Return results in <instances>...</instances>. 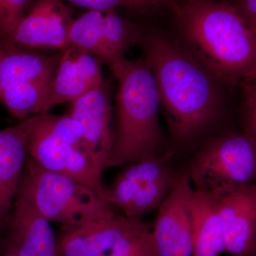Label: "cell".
<instances>
[{
    "mask_svg": "<svg viewBox=\"0 0 256 256\" xmlns=\"http://www.w3.org/2000/svg\"><path fill=\"white\" fill-rule=\"evenodd\" d=\"M38 114L0 130V225L8 220L22 180L28 136Z\"/></svg>",
    "mask_w": 256,
    "mask_h": 256,
    "instance_id": "obj_13",
    "label": "cell"
},
{
    "mask_svg": "<svg viewBox=\"0 0 256 256\" xmlns=\"http://www.w3.org/2000/svg\"><path fill=\"white\" fill-rule=\"evenodd\" d=\"M142 42L173 140L182 144L200 137L222 116L224 84L164 32H150Z\"/></svg>",
    "mask_w": 256,
    "mask_h": 256,
    "instance_id": "obj_1",
    "label": "cell"
},
{
    "mask_svg": "<svg viewBox=\"0 0 256 256\" xmlns=\"http://www.w3.org/2000/svg\"><path fill=\"white\" fill-rule=\"evenodd\" d=\"M137 8H174L182 0H131Z\"/></svg>",
    "mask_w": 256,
    "mask_h": 256,
    "instance_id": "obj_27",
    "label": "cell"
},
{
    "mask_svg": "<svg viewBox=\"0 0 256 256\" xmlns=\"http://www.w3.org/2000/svg\"><path fill=\"white\" fill-rule=\"evenodd\" d=\"M233 4L256 36V0H236Z\"/></svg>",
    "mask_w": 256,
    "mask_h": 256,
    "instance_id": "obj_26",
    "label": "cell"
},
{
    "mask_svg": "<svg viewBox=\"0 0 256 256\" xmlns=\"http://www.w3.org/2000/svg\"><path fill=\"white\" fill-rule=\"evenodd\" d=\"M173 170L146 183L140 188L127 206L122 210L128 218L141 220V217L158 208L178 178Z\"/></svg>",
    "mask_w": 256,
    "mask_h": 256,
    "instance_id": "obj_21",
    "label": "cell"
},
{
    "mask_svg": "<svg viewBox=\"0 0 256 256\" xmlns=\"http://www.w3.org/2000/svg\"><path fill=\"white\" fill-rule=\"evenodd\" d=\"M62 50L42 114L82 97L104 82L98 58L72 47Z\"/></svg>",
    "mask_w": 256,
    "mask_h": 256,
    "instance_id": "obj_11",
    "label": "cell"
},
{
    "mask_svg": "<svg viewBox=\"0 0 256 256\" xmlns=\"http://www.w3.org/2000/svg\"><path fill=\"white\" fill-rule=\"evenodd\" d=\"M18 188L47 220L66 228L116 216L112 206L95 192L65 175L44 169L30 158Z\"/></svg>",
    "mask_w": 256,
    "mask_h": 256,
    "instance_id": "obj_4",
    "label": "cell"
},
{
    "mask_svg": "<svg viewBox=\"0 0 256 256\" xmlns=\"http://www.w3.org/2000/svg\"><path fill=\"white\" fill-rule=\"evenodd\" d=\"M244 132L256 141V84L242 82Z\"/></svg>",
    "mask_w": 256,
    "mask_h": 256,
    "instance_id": "obj_24",
    "label": "cell"
},
{
    "mask_svg": "<svg viewBox=\"0 0 256 256\" xmlns=\"http://www.w3.org/2000/svg\"><path fill=\"white\" fill-rule=\"evenodd\" d=\"M31 0H0V40H4L26 15Z\"/></svg>",
    "mask_w": 256,
    "mask_h": 256,
    "instance_id": "obj_23",
    "label": "cell"
},
{
    "mask_svg": "<svg viewBox=\"0 0 256 256\" xmlns=\"http://www.w3.org/2000/svg\"><path fill=\"white\" fill-rule=\"evenodd\" d=\"M68 2L70 4L80 8H86L88 10H114L118 6H124L131 8H137L131 0H60Z\"/></svg>",
    "mask_w": 256,
    "mask_h": 256,
    "instance_id": "obj_25",
    "label": "cell"
},
{
    "mask_svg": "<svg viewBox=\"0 0 256 256\" xmlns=\"http://www.w3.org/2000/svg\"><path fill=\"white\" fill-rule=\"evenodd\" d=\"M194 192L188 174H178L172 188L158 207L152 228L156 256H192Z\"/></svg>",
    "mask_w": 256,
    "mask_h": 256,
    "instance_id": "obj_6",
    "label": "cell"
},
{
    "mask_svg": "<svg viewBox=\"0 0 256 256\" xmlns=\"http://www.w3.org/2000/svg\"><path fill=\"white\" fill-rule=\"evenodd\" d=\"M60 56H50L0 42V89L30 82L50 84Z\"/></svg>",
    "mask_w": 256,
    "mask_h": 256,
    "instance_id": "obj_14",
    "label": "cell"
},
{
    "mask_svg": "<svg viewBox=\"0 0 256 256\" xmlns=\"http://www.w3.org/2000/svg\"><path fill=\"white\" fill-rule=\"evenodd\" d=\"M144 222L114 216L66 228L57 239V256H102Z\"/></svg>",
    "mask_w": 256,
    "mask_h": 256,
    "instance_id": "obj_12",
    "label": "cell"
},
{
    "mask_svg": "<svg viewBox=\"0 0 256 256\" xmlns=\"http://www.w3.org/2000/svg\"><path fill=\"white\" fill-rule=\"evenodd\" d=\"M68 114L82 128V141L98 168H108L116 132L112 126V106L105 82L86 94L70 101Z\"/></svg>",
    "mask_w": 256,
    "mask_h": 256,
    "instance_id": "obj_7",
    "label": "cell"
},
{
    "mask_svg": "<svg viewBox=\"0 0 256 256\" xmlns=\"http://www.w3.org/2000/svg\"><path fill=\"white\" fill-rule=\"evenodd\" d=\"M188 178L194 190L215 202L256 180V141L242 134L214 138L192 160Z\"/></svg>",
    "mask_w": 256,
    "mask_h": 256,
    "instance_id": "obj_5",
    "label": "cell"
},
{
    "mask_svg": "<svg viewBox=\"0 0 256 256\" xmlns=\"http://www.w3.org/2000/svg\"><path fill=\"white\" fill-rule=\"evenodd\" d=\"M140 28L120 16L114 10H106L104 16V47L105 63L109 66L124 58V52L142 42Z\"/></svg>",
    "mask_w": 256,
    "mask_h": 256,
    "instance_id": "obj_18",
    "label": "cell"
},
{
    "mask_svg": "<svg viewBox=\"0 0 256 256\" xmlns=\"http://www.w3.org/2000/svg\"><path fill=\"white\" fill-rule=\"evenodd\" d=\"M118 82L117 129L108 168L163 156L164 136L159 124L158 86L144 58H120L110 64Z\"/></svg>",
    "mask_w": 256,
    "mask_h": 256,
    "instance_id": "obj_3",
    "label": "cell"
},
{
    "mask_svg": "<svg viewBox=\"0 0 256 256\" xmlns=\"http://www.w3.org/2000/svg\"><path fill=\"white\" fill-rule=\"evenodd\" d=\"M40 119L47 129L63 142L70 146L84 142L82 126L70 114H41Z\"/></svg>",
    "mask_w": 256,
    "mask_h": 256,
    "instance_id": "obj_22",
    "label": "cell"
},
{
    "mask_svg": "<svg viewBox=\"0 0 256 256\" xmlns=\"http://www.w3.org/2000/svg\"><path fill=\"white\" fill-rule=\"evenodd\" d=\"M74 18L60 0H38L13 32L0 42L28 48H68L69 28Z\"/></svg>",
    "mask_w": 256,
    "mask_h": 256,
    "instance_id": "obj_8",
    "label": "cell"
},
{
    "mask_svg": "<svg viewBox=\"0 0 256 256\" xmlns=\"http://www.w3.org/2000/svg\"><path fill=\"white\" fill-rule=\"evenodd\" d=\"M102 256H121L118 255H116V254H110V252H108V254H106L105 255Z\"/></svg>",
    "mask_w": 256,
    "mask_h": 256,
    "instance_id": "obj_29",
    "label": "cell"
},
{
    "mask_svg": "<svg viewBox=\"0 0 256 256\" xmlns=\"http://www.w3.org/2000/svg\"><path fill=\"white\" fill-rule=\"evenodd\" d=\"M4 256H14L11 255V254H5V255Z\"/></svg>",
    "mask_w": 256,
    "mask_h": 256,
    "instance_id": "obj_30",
    "label": "cell"
},
{
    "mask_svg": "<svg viewBox=\"0 0 256 256\" xmlns=\"http://www.w3.org/2000/svg\"><path fill=\"white\" fill-rule=\"evenodd\" d=\"M171 153L158 158L127 164L109 188H105L104 200L111 206L124 210L143 185L172 170Z\"/></svg>",
    "mask_w": 256,
    "mask_h": 256,
    "instance_id": "obj_16",
    "label": "cell"
},
{
    "mask_svg": "<svg viewBox=\"0 0 256 256\" xmlns=\"http://www.w3.org/2000/svg\"><path fill=\"white\" fill-rule=\"evenodd\" d=\"M178 43L224 85L240 84L256 67V36L233 4L182 0L173 8Z\"/></svg>",
    "mask_w": 256,
    "mask_h": 256,
    "instance_id": "obj_2",
    "label": "cell"
},
{
    "mask_svg": "<svg viewBox=\"0 0 256 256\" xmlns=\"http://www.w3.org/2000/svg\"><path fill=\"white\" fill-rule=\"evenodd\" d=\"M242 82H250V84H256V67L255 69L252 70V73L250 74L245 80H242Z\"/></svg>",
    "mask_w": 256,
    "mask_h": 256,
    "instance_id": "obj_28",
    "label": "cell"
},
{
    "mask_svg": "<svg viewBox=\"0 0 256 256\" xmlns=\"http://www.w3.org/2000/svg\"><path fill=\"white\" fill-rule=\"evenodd\" d=\"M72 146L54 136L38 114L28 136L26 150L30 158L44 169L62 174Z\"/></svg>",
    "mask_w": 256,
    "mask_h": 256,
    "instance_id": "obj_17",
    "label": "cell"
},
{
    "mask_svg": "<svg viewBox=\"0 0 256 256\" xmlns=\"http://www.w3.org/2000/svg\"><path fill=\"white\" fill-rule=\"evenodd\" d=\"M6 254L14 256H57V238L50 222L20 188L10 216Z\"/></svg>",
    "mask_w": 256,
    "mask_h": 256,
    "instance_id": "obj_10",
    "label": "cell"
},
{
    "mask_svg": "<svg viewBox=\"0 0 256 256\" xmlns=\"http://www.w3.org/2000/svg\"><path fill=\"white\" fill-rule=\"evenodd\" d=\"M102 172L92 159L84 142L72 146L62 174L86 186L104 200Z\"/></svg>",
    "mask_w": 256,
    "mask_h": 256,
    "instance_id": "obj_20",
    "label": "cell"
},
{
    "mask_svg": "<svg viewBox=\"0 0 256 256\" xmlns=\"http://www.w3.org/2000/svg\"><path fill=\"white\" fill-rule=\"evenodd\" d=\"M192 256H220L225 239L216 202L194 190L191 204Z\"/></svg>",
    "mask_w": 256,
    "mask_h": 256,
    "instance_id": "obj_15",
    "label": "cell"
},
{
    "mask_svg": "<svg viewBox=\"0 0 256 256\" xmlns=\"http://www.w3.org/2000/svg\"><path fill=\"white\" fill-rule=\"evenodd\" d=\"M216 202L225 252L233 256H256V184L242 185Z\"/></svg>",
    "mask_w": 256,
    "mask_h": 256,
    "instance_id": "obj_9",
    "label": "cell"
},
{
    "mask_svg": "<svg viewBox=\"0 0 256 256\" xmlns=\"http://www.w3.org/2000/svg\"><path fill=\"white\" fill-rule=\"evenodd\" d=\"M104 16V11L88 10L74 20L69 28L68 47L86 52L101 62H105Z\"/></svg>",
    "mask_w": 256,
    "mask_h": 256,
    "instance_id": "obj_19",
    "label": "cell"
}]
</instances>
